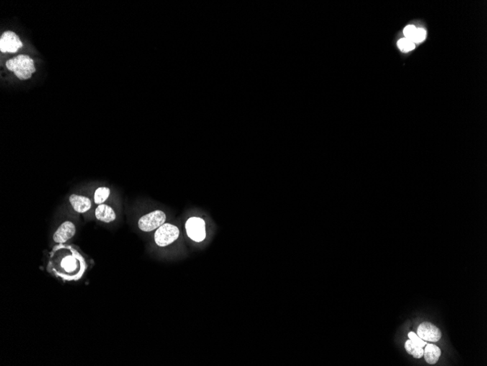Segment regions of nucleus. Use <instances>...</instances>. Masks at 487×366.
Returning <instances> with one entry per match:
<instances>
[{"instance_id": "obj_1", "label": "nucleus", "mask_w": 487, "mask_h": 366, "mask_svg": "<svg viewBox=\"0 0 487 366\" xmlns=\"http://www.w3.org/2000/svg\"><path fill=\"white\" fill-rule=\"evenodd\" d=\"M87 265L82 254L73 247L60 244L50 252L47 270L65 281H78L86 272Z\"/></svg>"}, {"instance_id": "obj_2", "label": "nucleus", "mask_w": 487, "mask_h": 366, "mask_svg": "<svg viewBox=\"0 0 487 366\" xmlns=\"http://www.w3.org/2000/svg\"><path fill=\"white\" fill-rule=\"evenodd\" d=\"M6 67L20 80L29 79L36 71L34 60L27 55H19L8 60Z\"/></svg>"}, {"instance_id": "obj_3", "label": "nucleus", "mask_w": 487, "mask_h": 366, "mask_svg": "<svg viewBox=\"0 0 487 366\" xmlns=\"http://www.w3.org/2000/svg\"><path fill=\"white\" fill-rule=\"evenodd\" d=\"M179 236L180 231L178 226L165 223L155 231L154 239L158 247H165L175 242L178 239Z\"/></svg>"}, {"instance_id": "obj_4", "label": "nucleus", "mask_w": 487, "mask_h": 366, "mask_svg": "<svg viewBox=\"0 0 487 366\" xmlns=\"http://www.w3.org/2000/svg\"><path fill=\"white\" fill-rule=\"evenodd\" d=\"M167 216L160 210L144 215L139 219L138 226L143 232H152L165 224Z\"/></svg>"}, {"instance_id": "obj_5", "label": "nucleus", "mask_w": 487, "mask_h": 366, "mask_svg": "<svg viewBox=\"0 0 487 366\" xmlns=\"http://www.w3.org/2000/svg\"><path fill=\"white\" fill-rule=\"evenodd\" d=\"M185 230L190 239L201 242L206 238V224L201 218L191 217L185 223Z\"/></svg>"}, {"instance_id": "obj_6", "label": "nucleus", "mask_w": 487, "mask_h": 366, "mask_svg": "<svg viewBox=\"0 0 487 366\" xmlns=\"http://www.w3.org/2000/svg\"><path fill=\"white\" fill-rule=\"evenodd\" d=\"M23 47L19 36L14 32L8 31L4 32L0 39V51L3 53H16L19 49Z\"/></svg>"}, {"instance_id": "obj_7", "label": "nucleus", "mask_w": 487, "mask_h": 366, "mask_svg": "<svg viewBox=\"0 0 487 366\" xmlns=\"http://www.w3.org/2000/svg\"><path fill=\"white\" fill-rule=\"evenodd\" d=\"M76 233V226L71 221L62 223L54 233L53 239L56 244H63L71 239Z\"/></svg>"}, {"instance_id": "obj_8", "label": "nucleus", "mask_w": 487, "mask_h": 366, "mask_svg": "<svg viewBox=\"0 0 487 366\" xmlns=\"http://www.w3.org/2000/svg\"><path fill=\"white\" fill-rule=\"evenodd\" d=\"M417 335L424 341L431 342L439 341L441 338V332L439 328L427 322L419 325L418 327Z\"/></svg>"}, {"instance_id": "obj_9", "label": "nucleus", "mask_w": 487, "mask_h": 366, "mask_svg": "<svg viewBox=\"0 0 487 366\" xmlns=\"http://www.w3.org/2000/svg\"><path fill=\"white\" fill-rule=\"evenodd\" d=\"M70 204L76 212L86 213L91 208V201L87 197L81 195H72L69 198Z\"/></svg>"}, {"instance_id": "obj_10", "label": "nucleus", "mask_w": 487, "mask_h": 366, "mask_svg": "<svg viewBox=\"0 0 487 366\" xmlns=\"http://www.w3.org/2000/svg\"><path fill=\"white\" fill-rule=\"evenodd\" d=\"M96 219L104 223H111L116 219V214L114 210L107 205L101 204L95 210Z\"/></svg>"}, {"instance_id": "obj_11", "label": "nucleus", "mask_w": 487, "mask_h": 366, "mask_svg": "<svg viewBox=\"0 0 487 366\" xmlns=\"http://www.w3.org/2000/svg\"><path fill=\"white\" fill-rule=\"evenodd\" d=\"M441 354V349H439V346L432 344H426L423 356H424V359L427 363L430 365L436 364L439 361Z\"/></svg>"}, {"instance_id": "obj_12", "label": "nucleus", "mask_w": 487, "mask_h": 366, "mask_svg": "<svg viewBox=\"0 0 487 366\" xmlns=\"http://www.w3.org/2000/svg\"><path fill=\"white\" fill-rule=\"evenodd\" d=\"M405 348L408 354L412 355L415 358H421L424 355V349L421 346L417 345L411 340H408L405 343Z\"/></svg>"}, {"instance_id": "obj_13", "label": "nucleus", "mask_w": 487, "mask_h": 366, "mask_svg": "<svg viewBox=\"0 0 487 366\" xmlns=\"http://www.w3.org/2000/svg\"><path fill=\"white\" fill-rule=\"evenodd\" d=\"M111 195V190L107 187H99L95 191L94 193V203L96 205L103 204L104 202L109 198Z\"/></svg>"}, {"instance_id": "obj_14", "label": "nucleus", "mask_w": 487, "mask_h": 366, "mask_svg": "<svg viewBox=\"0 0 487 366\" xmlns=\"http://www.w3.org/2000/svg\"><path fill=\"white\" fill-rule=\"evenodd\" d=\"M398 47L401 49L402 52H408L414 50L415 43L411 40H409V39L404 37V38H402L398 41Z\"/></svg>"}, {"instance_id": "obj_15", "label": "nucleus", "mask_w": 487, "mask_h": 366, "mask_svg": "<svg viewBox=\"0 0 487 366\" xmlns=\"http://www.w3.org/2000/svg\"><path fill=\"white\" fill-rule=\"evenodd\" d=\"M425 37L426 31L424 29H421V28L420 29H416L412 41L414 43H418V42H422L425 39Z\"/></svg>"}, {"instance_id": "obj_16", "label": "nucleus", "mask_w": 487, "mask_h": 366, "mask_svg": "<svg viewBox=\"0 0 487 366\" xmlns=\"http://www.w3.org/2000/svg\"><path fill=\"white\" fill-rule=\"evenodd\" d=\"M408 336L410 340H411L413 342L415 343L416 344H417V345L421 346V347H424V346H425L426 344H427V343L425 342V341L421 339L417 334H416V333L414 332H410L408 333Z\"/></svg>"}, {"instance_id": "obj_17", "label": "nucleus", "mask_w": 487, "mask_h": 366, "mask_svg": "<svg viewBox=\"0 0 487 366\" xmlns=\"http://www.w3.org/2000/svg\"><path fill=\"white\" fill-rule=\"evenodd\" d=\"M416 30V28L414 26L408 25L405 28L404 30H403V34H404L406 38L409 39V40L412 41L413 37H414Z\"/></svg>"}]
</instances>
